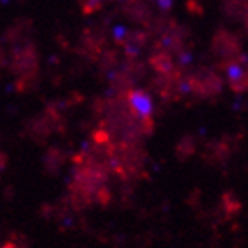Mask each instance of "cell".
Returning a JSON list of instances; mask_svg holds the SVG:
<instances>
[{
  "instance_id": "4",
  "label": "cell",
  "mask_w": 248,
  "mask_h": 248,
  "mask_svg": "<svg viewBox=\"0 0 248 248\" xmlns=\"http://www.w3.org/2000/svg\"><path fill=\"white\" fill-rule=\"evenodd\" d=\"M87 2H89L91 5H98L99 2H101V0H87Z\"/></svg>"
},
{
  "instance_id": "5",
  "label": "cell",
  "mask_w": 248,
  "mask_h": 248,
  "mask_svg": "<svg viewBox=\"0 0 248 248\" xmlns=\"http://www.w3.org/2000/svg\"><path fill=\"white\" fill-rule=\"evenodd\" d=\"M2 248H18L16 245H13V243H7V245H4Z\"/></svg>"
},
{
  "instance_id": "3",
  "label": "cell",
  "mask_w": 248,
  "mask_h": 248,
  "mask_svg": "<svg viewBox=\"0 0 248 248\" xmlns=\"http://www.w3.org/2000/svg\"><path fill=\"white\" fill-rule=\"evenodd\" d=\"M158 2V5H160L161 9H169L172 5V0H156Z\"/></svg>"
},
{
  "instance_id": "2",
  "label": "cell",
  "mask_w": 248,
  "mask_h": 248,
  "mask_svg": "<svg viewBox=\"0 0 248 248\" xmlns=\"http://www.w3.org/2000/svg\"><path fill=\"white\" fill-rule=\"evenodd\" d=\"M126 36V29L124 27H115L114 29V37L117 39V41H123V37Z\"/></svg>"
},
{
  "instance_id": "1",
  "label": "cell",
  "mask_w": 248,
  "mask_h": 248,
  "mask_svg": "<svg viewBox=\"0 0 248 248\" xmlns=\"http://www.w3.org/2000/svg\"><path fill=\"white\" fill-rule=\"evenodd\" d=\"M129 103L133 107V110L139 115L145 117V115L151 114V108H153V103H151V98L142 91H135V93L129 94Z\"/></svg>"
}]
</instances>
